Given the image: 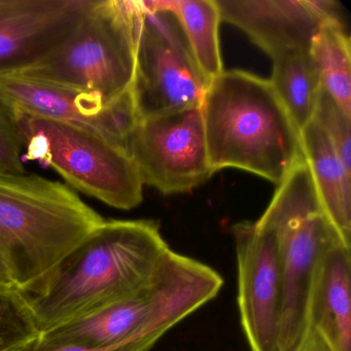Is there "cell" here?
<instances>
[{"label":"cell","mask_w":351,"mask_h":351,"mask_svg":"<svg viewBox=\"0 0 351 351\" xmlns=\"http://www.w3.org/2000/svg\"><path fill=\"white\" fill-rule=\"evenodd\" d=\"M169 250L158 221H104L50 272L22 291L40 332L134 293Z\"/></svg>","instance_id":"obj_1"},{"label":"cell","mask_w":351,"mask_h":351,"mask_svg":"<svg viewBox=\"0 0 351 351\" xmlns=\"http://www.w3.org/2000/svg\"><path fill=\"white\" fill-rule=\"evenodd\" d=\"M201 110L215 172L238 168L279 184L305 159L299 129L269 80L223 71L211 80Z\"/></svg>","instance_id":"obj_2"},{"label":"cell","mask_w":351,"mask_h":351,"mask_svg":"<svg viewBox=\"0 0 351 351\" xmlns=\"http://www.w3.org/2000/svg\"><path fill=\"white\" fill-rule=\"evenodd\" d=\"M223 285L215 269L170 248L134 293L42 334L88 348L149 351L168 330L215 299Z\"/></svg>","instance_id":"obj_3"},{"label":"cell","mask_w":351,"mask_h":351,"mask_svg":"<svg viewBox=\"0 0 351 351\" xmlns=\"http://www.w3.org/2000/svg\"><path fill=\"white\" fill-rule=\"evenodd\" d=\"M106 219L79 195L36 174L0 170V256L24 291Z\"/></svg>","instance_id":"obj_4"},{"label":"cell","mask_w":351,"mask_h":351,"mask_svg":"<svg viewBox=\"0 0 351 351\" xmlns=\"http://www.w3.org/2000/svg\"><path fill=\"white\" fill-rule=\"evenodd\" d=\"M141 3L93 0L71 36L16 77L69 88L110 104L132 90Z\"/></svg>","instance_id":"obj_5"},{"label":"cell","mask_w":351,"mask_h":351,"mask_svg":"<svg viewBox=\"0 0 351 351\" xmlns=\"http://www.w3.org/2000/svg\"><path fill=\"white\" fill-rule=\"evenodd\" d=\"M11 110L26 159L53 168L73 188L114 208L130 210L143 202L145 184L124 145L87 127Z\"/></svg>","instance_id":"obj_6"},{"label":"cell","mask_w":351,"mask_h":351,"mask_svg":"<svg viewBox=\"0 0 351 351\" xmlns=\"http://www.w3.org/2000/svg\"><path fill=\"white\" fill-rule=\"evenodd\" d=\"M256 223L276 244L285 287L283 345L285 351H293L303 332L314 267L332 242L344 241L324 210L305 159L278 184Z\"/></svg>","instance_id":"obj_7"},{"label":"cell","mask_w":351,"mask_h":351,"mask_svg":"<svg viewBox=\"0 0 351 351\" xmlns=\"http://www.w3.org/2000/svg\"><path fill=\"white\" fill-rule=\"evenodd\" d=\"M132 94L141 119L202 106L210 80L197 64L173 14L139 1Z\"/></svg>","instance_id":"obj_8"},{"label":"cell","mask_w":351,"mask_h":351,"mask_svg":"<svg viewBox=\"0 0 351 351\" xmlns=\"http://www.w3.org/2000/svg\"><path fill=\"white\" fill-rule=\"evenodd\" d=\"M126 149L143 184L164 195L190 192L215 173L201 106L141 119Z\"/></svg>","instance_id":"obj_9"},{"label":"cell","mask_w":351,"mask_h":351,"mask_svg":"<svg viewBox=\"0 0 351 351\" xmlns=\"http://www.w3.org/2000/svg\"><path fill=\"white\" fill-rule=\"evenodd\" d=\"M238 270V307L252 351H285V287L274 238L256 221L232 228Z\"/></svg>","instance_id":"obj_10"},{"label":"cell","mask_w":351,"mask_h":351,"mask_svg":"<svg viewBox=\"0 0 351 351\" xmlns=\"http://www.w3.org/2000/svg\"><path fill=\"white\" fill-rule=\"evenodd\" d=\"M221 21L245 32L272 60L310 52L326 22L345 23L332 0H215Z\"/></svg>","instance_id":"obj_11"},{"label":"cell","mask_w":351,"mask_h":351,"mask_svg":"<svg viewBox=\"0 0 351 351\" xmlns=\"http://www.w3.org/2000/svg\"><path fill=\"white\" fill-rule=\"evenodd\" d=\"M93 0H0V77L38 64L56 51Z\"/></svg>","instance_id":"obj_12"},{"label":"cell","mask_w":351,"mask_h":351,"mask_svg":"<svg viewBox=\"0 0 351 351\" xmlns=\"http://www.w3.org/2000/svg\"><path fill=\"white\" fill-rule=\"evenodd\" d=\"M0 96L11 108L40 118L93 129L126 147L141 121L132 90L108 104L97 96L16 75L0 77Z\"/></svg>","instance_id":"obj_13"},{"label":"cell","mask_w":351,"mask_h":351,"mask_svg":"<svg viewBox=\"0 0 351 351\" xmlns=\"http://www.w3.org/2000/svg\"><path fill=\"white\" fill-rule=\"evenodd\" d=\"M351 245L332 242L318 258L306 301L305 324L332 351H350Z\"/></svg>","instance_id":"obj_14"},{"label":"cell","mask_w":351,"mask_h":351,"mask_svg":"<svg viewBox=\"0 0 351 351\" xmlns=\"http://www.w3.org/2000/svg\"><path fill=\"white\" fill-rule=\"evenodd\" d=\"M300 136L324 210L343 240L351 245V170L315 121L304 127Z\"/></svg>","instance_id":"obj_15"},{"label":"cell","mask_w":351,"mask_h":351,"mask_svg":"<svg viewBox=\"0 0 351 351\" xmlns=\"http://www.w3.org/2000/svg\"><path fill=\"white\" fill-rule=\"evenodd\" d=\"M173 14L202 73L213 80L223 71L219 46L221 14L215 0H149Z\"/></svg>","instance_id":"obj_16"},{"label":"cell","mask_w":351,"mask_h":351,"mask_svg":"<svg viewBox=\"0 0 351 351\" xmlns=\"http://www.w3.org/2000/svg\"><path fill=\"white\" fill-rule=\"evenodd\" d=\"M299 131L313 120L322 86L311 53L283 55L273 60L269 80Z\"/></svg>","instance_id":"obj_17"},{"label":"cell","mask_w":351,"mask_h":351,"mask_svg":"<svg viewBox=\"0 0 351 351\" xmlns=\"http://www.w3.org/2000/svg\"><path fill=\"white\" fill-rule=\"evenodd\" d=\"M312 59L322 89L351 117L350 38L345 23L326 22L312 43Z\"/></svg>","instance_id":"obj_18"},{"label":"cell","mask_w":351,"mask_h":351,"mask_svg":"<svg viewBox=\"0 0 351 351\" xmlns=\"http://www.w3.org/2000/svg\"><path fill=\"white\" fill-rule=\"evenodd\" d=\"M40 334L21 289L0 282V351H14Z\"/></svg>","instance_id":"obj_19"},{"label":"cell","mask_w":351,"mask_h":351,"mask_svg":"<svg viewBox=\"0 0 351 351\" xmlns=\"http://www.w3.org/2000/svg\"><path fill=\"white\" fill-rule=\"evenodd\" d=\"M313 120L319 125L332 147L351 170V117L324 90H320Z\"/></svg>","instance_id":"obj_20"},{"label":"cell","mask_w":351,"mask_h":351,"mask_svg":"<svg viewBox=\"0 0 351 351\" xmlns=\"http://www.w3.org/2000/svg\"><path fill=\"white\" fill-rule=\"evenodd\" d=\"M21 136L9 104L0 96V170L23 173Z\"/></svg>","instance_id":"obj_21"},{"label":"cell","mask_w":351,"mask_h":351,"mask_svg":"<svg viewBox=\"0 0 351 351\" xmlns=\"http://www.w3.org/2000/svg\"><path fill=\"white\" fill-rule=\"evenodd\" d=\"M14 351H131L127 348L94 349L73 343L60 342L40 332L38 337L24 343Z\"/></svg>","instance_id":"obj_22"},{"label":"cell","mask_w":351,"mask_h":351,"mask_svg":"<svg viewBox=\"0 0 351 351\" xmlns=\"http://www.w3.org/2000/svg\"><path fill=\"white\" fill-rule=\"evenodd\" d=\"M293 351H332L328 343L310 326H304L303 332Z\"/></svg>","instance_id":"obj_23"},{"label":"cell","mask_w":351,"mask_h":351,"mask_svg":"<svg viewBox=\"0 0 351 351\" xmlns=\"http://www.w3.org/2000/svg\"><path fill=\"white\" fill-rule=\"evenodd\" d=\"M0 282L12 283L11 280H10L7 267H5V263H3V260L1 256H0Z\"/></svg>","instance_id":"obj_24"}]
</instances>
